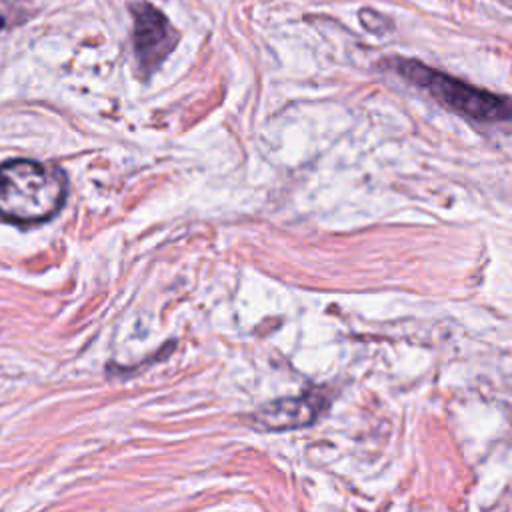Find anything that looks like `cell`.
Returning <instances> with one entry per match:
<instances>
[{
	"label": "cell",
	"mask_w": 512,
	"mask_h": 512,
	"mask_svg": "<svg viewBox=\"0 0 512 512\" xmlns=\"http://www.w3.org/2000/svg\"><path fill=\"white\" fill-rule=\"evenodd\" d=\"M2 26H4V18L0 16V28H2Z\"/></svg>",
	"instance_id": "5"
},
{
	"label": "cell",
	"mask_w": 512,
	"mask_h": 512,
	"mask_svg": "<svg viewBox=\"0 0 512 512\" xmlns=\"http://www.w3.org/2000/svg\"><path fill=\"white\" fill-rule=\"evenodd\" d=\"M66 200V178L50 164L28 158L0 164V218L40 224L56 216Z\"/></svg>",
	"instance_id": "1"
},
{
	"label": "cell",
	"mask_w": 512,
	"mask_h": 512,
	"mask_svg": "<svg viewBox=\"0 0 512 512\" xmlns=\"http://www.w3.org/2000/svg\"><path fill=\"white\" fill-rule=\"evenodd\" d=\"M328 398L318 390H310L302 396L280 398L260 406L250 416V426L264 432H284L310 426L326 410Z\"/></svg>",
	"instance_id": "4"
},
{
	"label": "cell",
	"mask_w": 512,
	"mask_h": 512,
	"mask_svg": "<svg viewBox=\"0 0 512 512\" xmlns=\"http://www.w3.org/2000/svg\"><path fill=\"white\" fill-rule=\"evenodd\" d=\"M128 8L134 18L132 46L136 62L142 76L150 78L176 48L180 34L170 20L146 0H134Z\"/></svg>",
	"instance_id": "3"
},
{
	"label": "cell",
	"mask_w": 512,
	"mask_h": 512,
	"mask_svg": "<svg viewBox=\"0 0 512 512\" xmlns=\"http://www.w3.org/2000/svg\"><path fill=\"white\" fill-rule=\"evenodd\" d=\"M382 66L462 118L490 124L512 120V98L508 96H500L480 86L468 84L414 58L392 56L386 58Z\"/></svg>",
	"instance_id": "2"
}]
</instances>
